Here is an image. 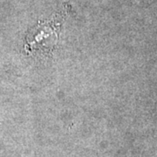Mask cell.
<instances>
[{"instance_id":"cell-1","label":"cell","mask_w":157,"mask_h":157,"mask_svg":"<svg viewBox=\"0 0 157 157\" xmlns=\"http://www.w3.org/2000/svg\"><path fill=\"white\" fill-rule=\"evenodd\" d=\"M67 13L68 7L64 6L49 19L38 23L25 36V50L28 53L39 51L47 53L54 50Z\"/></svg>"}]
</instances>
